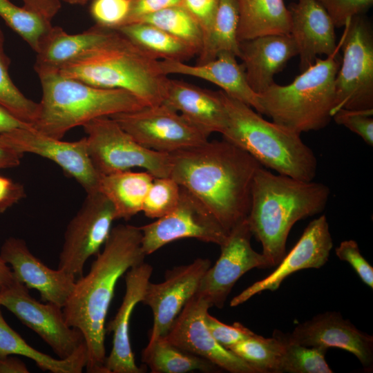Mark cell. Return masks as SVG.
Returning a JSON list of instances; mask_svg holds the SVG:
<instances>
[{
  "mask_svg": "<svg viewBox=\"0 0 373 373\" xmlns=\"http://www.w3.org/2000/svg\"><path fill=\"white\" fill-rule=\"evenodd\" d=\"M172 178L193 195L229 232L247 220L251 186L262 166L246 151L222 139L171 153Z\"/></svg>",
  "mask_w": 373,
  "mask_h": 373,
  "instance_id": "obj_1",
  "label": "cell"
},
{
  "mask_svg": "<svg viewBox=\"0 0 373 373\" xmlns=\"http://www.w3.org/2000/svg\"><path fill=\"white\" fill-rule=\"evenodd\" d=\"M140 227L120 224L96 255L88 274L76 280L62 307L66 323L79 329L87 347L88 373H105L106 321L118 280L144 262Z\"/></svg>",
  "mask_w": 373,
  "mask_h": 373,
  "instance_id": "obj_2",
  "label": "cell"
},
{
  "mask_svg": "<svg viewBox=\"0 0 373 373\" xmlns=\"http://www.w3.org/2000/svg\"><path fill=\"white\" fill-rule=\"evenodd\" d=\"M329 194V187L323 183L274 174L263 166L258 169L247 220L270 267L277 266L285 256L294 224L322 212Z\"/></svg>",
  "mask_w": 373,
  "mask_h": 373,
  "instance_id": "obj_3",
  "label": "cell"
},
{
  "mask_svg": "<svg viewBox=\"0 0 373 373\" xmlns=\"http://www.w3.org/2000/svg\"><path fill=\"white\" fill-rule=\"evenodd\" d=\"M59 71L96 87L126 90L146 106L163 102L169 79L160 60L115 30Z\"/></svg>",
  "mask_w": 373,
  "mask_h": 373,
  "instance_id": "obj_4",
  "label": "cell"
},
{
  "mask_svg": "<svg viewBox=\"0 0 373 373\" xmlns=\"http://www.w3.org/2000/svg\"><path fill=\"white\" fill-rule=\"evenodd\" d=\"M37 74L42 97L32 127L50 137L61 140L70 129L94 119L146 106L126 90L96 87L57 70Z\"/></svg>",
  "mask_w": 373,
  "mask_h": 373,
  "instance_id": "obj_5",
  "label": "cell"
},
{
  "mask_svg": "<svg viewBox=\"0 0 373 373\" xmlns=\"http://www.w3.org/2000/svg\"><path fill=\"white\" fill-rule=\"evenodd\" d=\"M220 91L227 116L222 139L279 174L303 181L314 180L317 159L300 134L265 120L251 106Z\"/></svg>",
  "mask_w": 373,
  "mask_h": 373,
  "instance_id": "obj_6",
  "label": "cell"
},
{
  "mask_svg": "<svg viewBox=\"0 0 373 373\" xmlns=\"http://www.w3.org/2000/svg\"><path fill=\"white\" fill-rule=\"evenodd\" d=\"M343 40L342 34L331 55L324 59L317 57L291 83L274 82L259 94L262 114L299 134L325 127L332 118L334 82Z\"/></svg>",
  "mask_w": 373,
  "mask_h": 373,
  "instance_id": "obj_7",
  "label": "cell"
},
{
  "mask_svg": "<svg viewBox=\"0 0 373 373\" xmlns=\"http://www.w3.org/2000/svg\"><path fill=\"white\" fill-rule=\"evenodd\" d=\"M83 127L89 157L100 175L134 167L155 178L170 175V154L144 147L111 117L94 119Z\"/></svg>",
  "mask_w": 373,
  "mask_h": 373,
  "instance_id": "obj_8",
  "label": "cell"
},
{
  "mask_svg": "<svg viewBox=\"0 0 373 373\" xmlns=\"http://www.w3.org/2000/svg\"><path fill=\"white\" fill-rule=\"evenodd\" d=\"M343 58L335 82L332 116L341 108L373 109V32L364 15L343 27Z\"/></svg>",
  "mask_w": 373,
  "mask_h": 373,
  "instance_id": "obj_9",
  "label": "cell"
},
{
  "mask_svg": "<svg viewBox=\"0 0 373 373\" xmlns=\"http://www.w3.org/2000/svg\"><path fill=\"white\" fill-rule=\"evenodd\" d=\"M110 117L140 144L157 152L171 154L209 138L164 103Z\"/></svg>",
  "mask_w": 373,
  "mask_h": 373,
  "instance_id": "obj_10",
  "label": "cell"
},
{
  "mask_svg": "<svg viewBox=\"0 0 373 373\" xmlns=\"http://www.w3.org/2000/svg\"><path fill=\"white\" fill-rule=\"evenodd\" d=\"M115 220L114 207L103 193L99 191L86 193L66 227L58 269L75 277L82 276L85 263L100 251Z\"/></svg>",
  "mask_w": 373,
  "mask_h": 373,
  "instance_id": "obj_11",
  "label": "cell"
},
{
  "mask_svg": "<svg viewBox=\"0 0 373 373\" xmlns=\"http://www.w3.org/2000/svg\"><path fill=\"white\" fill-rule=\"evenodd\" d=\"M0 305L37 333L59 358L71 356L85 342L79 329L66 323L61 307L37 300L15 278L0 287Z\"/></svg>",
  "mask_w": 373,
  "mask_h": 373,
  "instance_id": "obj_12",
  "label": "cell"
},
{
  "mask_svg": "<svg viewBox=\"0 0 373 373\" xmlns=\"http://www.w3.org/2000/svg\"><path fill=\"white\" fill-rule=\"evenodd\" d=\"M140 228L146 256L183 238L220 246L229 233L199 200L182 186L178 204L171 213Z\"/></svg>",
  "mask_w": 373,
  "mask_h": 373,
  "instance_id": "obj_13",
  "label": "cell"
},
{
  "mask_svg": "<svg viewBox=\"0 0 373 373\" xmlns=\"http://www.w3.org/2000/svg\"><path fill=\"white\" fill-rule=\"evenodd\" d=\"M252 233L245 220L229 233L220 245V255L202 276L196 294L211 307L222 308L233 287L246 272L254 268L270 267L267 258L251 245Z\"/></svg>",
  "mask_w": 373,
  "mask_h": 373,
  "instance_id": "obj_14",
  "label": "cell"
},
{
  "mask_svg": "<svg viewBox=\"0 0 373 373\" xmlns=\"http://www.w3.org/2000/svg\"><path fill=\"white\" fill-rule=\"evenodd\" d=\"M210 307L208 301L195 293L164 337L173 345L210 361L220 369L231 373H257L213 338L205 323Z\"/></svg>",
  "mask_w": 373,
  "mask_h": 373,
  "instance_id": "obj_15",
  "label": "cell"
},
{
  "mask_svg": "<svg viewBox=\"0 0 373 373\" xmlns=\"http://www.w3.org/2000/svg\"><path fill=\"white\" fill-rule=\"evenodd\" d=\"M1 135L19 153H32L54 162L74 178L86 193L98 191L100 175L89 157L86 137L66 142L45 135L32 126Z\"/></svg>",
  "mask_w": 373,
  "mask_h": 373,
  "instance_id": "obj_16",
  "label": "cell"
},
{
  "mask_svg": "<svg viewBox=\"0 0 373 373\" xmlns=\"http://www.w3.org/2000/svg\"><path fill=\"white\" fill-rule=\"evenodd\" d=\"M211 265L208 258H198L190 264L167 271L162 283H148L142 303L150 307L153 312L149 341L166 334L184 306L195 294Z\"/></svg>",
  "mask_w": 373,
  "mask_h": 373,
  "instance_id": "obj_17",
  "label": "cell"
},
{
  "mask_svg": "<svg viewBox=\"0 0 373 373\" xmlns=\"http://www.w3.org/2000/svg\"><path fill=\"white\" fill-rule=\"evenodd\" d=\"M332 247L327 218L323 215L309 223L297 243L271 274L235 296L230 305L236 307L242 304L265 290L276 291L287 277L296 271L321 267L327 262Z\"/></svg>",
  "mask_w": 373,
  "mask_h": 373,
  "instance_id": "obj_18",
  "label": "cell"
},
{
  "mask_svg": "<svg viewBox=\"0 0 373 373\" xmlns=\"http://www.w3.org/2000/svg\"><path fill=\"white\" fill-rule=\"evenodd\" d=\"M287 338L307 347L339 348L358 359L365 369L373 365V337L357 329L336 312H327L298 325Z\"/></svg>",
  "mask_w": 373,
  "mask_h": 373,
  "instance_id": "obj_19",
  "label": "cell"
},
{
  "mask_svg": "<svg viewBox=\"0 0 373 373\" xmlns=\"http://www.w3.org/2000/svg\"><path fill=\"white\" fill-rule=\"evenodd\" d=\"M0 257L10 265L15 278L28 289L37 290L43 302L64 307L76 281L75 276L47 267L21 238H7L1 247Z\"/></svg>",
  "mask_w": 373,
  "mask_h": 373,
  "instance_id": "obj_20",
  "label": "cell"
},
{
  "mask_svg": "<svg viewBox=\"0 0 373 373\" xmlns=\"http://www.w3.org/2000/svg\"><path fill=\"white\" fill-rule=\"evenodd\" d=\"M153 273V267L144 261L125 273V293L113 319L106 324V332L113 333L111 351L105 361V373H143L145 368L137 365L129 335L130 319L135 307L142 303Z\"/></svg>",
  "mask_w": 373,
  "mask_h": 373,
  "instance_id": "obj_21",
  "label": "cell"
},
{
  "mask_svg": "<svg viewBox=\"0 0 373 373\" xmlns=\"http://www.w3.org/2000/svg\"><path fill=\"white\" fill-rule=\"evenodd\" d=\"M288 9L291 15L289 35L296 44L302 72L319 55L328 56L334 51L337 46L336 27L316 0H297Z\"/></svg>",
  "mask_w": 373,
  "mask_h": 373,
  "instance_id": "obj_22",
  "label": "cell"
},
{
  "mask_svg": "<svg viewBox=\"0 0 373 373\" xmlns=\"http://www.w3.org/2000/svg\"><path fill=\"white\" fill-rule=\"evenodd\" d=\"M236 56L223 52L204 64L191 65L185 62L160 60L162 72L166 75H182L209 82L219 86L222 91L254 108L262 115L259 95L250 87L245 68L239 64Z\"/></svg>",
  "mask_w": 373,
  "mask_h": 373,
  "instance_id": "obj_23",
  "label": "cell"
},
{
  "mask_svg": "<svg viewBox=\"0 0 373 373\" xmlns=\"http://www.w3.org/2000/svg\"><path fill=\"white\" fill-rule=\"evenodd\" d=\"M178 112L209 137L222 133L227 116L220 91H211L190 83L169 79L163 102Z\"/></svg>",
  "mask_w": 373,
  "mask_h": 373,
  "instance_id": "obj_24",
  "label": "cell"
},
{
  "mask_svg": "<svg viewBox=\"0 0 373 373\" xmlns=\"http://www.w3.org/2000/svg\"><path fill=\"white\" fill-rule=\"evenodd\" d=\"M247 80L260 94L274 83V77L296 55L298 50L289 34L269 35L240 42Z\"/></svg>",
  "mask_w": 373,
  "mask_h": 373,
  "instance_id": "obj_25",
  "label": "cell"
},
{
  "mask_svg": "<svg viewBox=\"0 0 373 373\" xmlns=\"http://www.w3.org/2000/svg\"><path fill=\"white\" fill-rule=\"evenodd\" d=\"M113 30L97 24L81 33L68 34L59 26L50 28L36 52L35 72L61 67L105 40Z\"/></svg>",
  "mask_w": 373,
  "mask_h": 373,
  "instance_id": "obj_26",
  "label": "cell"
},
{
  "mask_svg": "<svg viewBox=\"0 0 373 373\" xmlns=\"http://www.w3.org/2000/svg\"><path fill=\"white\" fill-rule=\"evenodd\" d=\"M239 42L258 37L289 34L291 15L284 0H236Z\"/></svg>",
  "mask_w": 373,
  "mask_h": 373,
  "instance_id": "obj_27",
  "label": "cell"
},
{
  "mask_svg": "<svg viewBox=\"0 0 373 373\" xmlns=\"http://www.w3.org/2000/svg\"><path fill=\"white\" fill-rule=\"evenodd\" d=\"M154 176L149 172L131 170L100 175L98 191L113 204L116 219L130 220L142 211Z\"/></svg>",
  "mask_w": 373,
  "mask_h": 373,
  "instance_id": "obj_28",
  "label": "cell"
},
{
  "mask_svg": "<svg viewBox=\"0 0 373 373\" xmlns=\"http://www.w3.org/2000/svg\"><path fill=\"white\" fill-rule=\"evenodd\" d=\"M12 354L32 359L41 370L52 373H81L88 362L85 342L71 356L55 358L28 345L9 326L0 311V356Z\"/></svg>",
  "mask_w": 373,
  "mask_h": 373,
  "instance_id": "obj_29",
  "label": "cell"
},
{
  "mask_svg": "<svg viewBox=\"0 0 373 373\" xmlns=\"http://www.w3.org/2000/svg\"><path fill=\"white\" fill-rule=\"evenodd\" d=\"M115 30L158 60L185 62L197 55L189 46L149 23H129Z\"/></svg>",
  "mask_w": 373,
  "mask_h": 373,
  "instance_id": "obj_30",
  "label": "cell"
},
{
  "mask_svg": "<svg viewBox=\"0 0 373 373\" xmlns=\"http://www.w3.org/2000/svg\"><path fill=\"white\" fill-rule=\"evenodd\" d=\"M142 361L152 373L216 372L220 370L210 361L170 343L164 336L149 341Z\"/></svg>",
  "mask_w": 373,
  "mask_h": 373,
  "instance_id": "obj_31",
  "label": "cell"
},
{
  "mask_svg": "<svg viewBox=\"0 0 373 373\" xmlns=\"http://www.w3.org/2000/svg\"><path fill=\"white\" fill-rule=\"evenodd\" d=\"M239 12L236 0H219L209 35L198 55L196 64H204L227 52L239 57L238 39Z\"/></svg>",
  "mask_w": 373,
  "mask_h": 373,
  "instance_id": "obj_32",
  "label": "cell"
},
{
  "mask_svg": "<svg viewBox=\"0 0 373 373\" xmlns=\"http://www.w3.org/2000/svg\"><path fill=\"white\" fill-rule=\"evenodd\" d=\"M283 349L282 332L276 331L271 338L256 334L229 350L252 367L257 373H279Z\"/></svg>",
  "mask_w": 373,
  "mask_h": 373,
  "instance_id": "obj_33",
  "label": "cell"
},
{
  "mask_svg": "<svg viewBox=\"0 0 373 373\" xmlns=\"http://www.w3.org/2000/svg\"><path fill=\"white\" fill-rule=\"evenodd\" d=\"M137 21L149 23L166 31L192 48L197 55L202 50L203 35L201 28L182 5L164 9Z\"/></svg>",
  "mask_w": 373,
  "mask_h": 373,
  "instance_id": "obj_34",
  "label": "cell"
},
{
  "mask_svg": "<svg viewBox=\"0 0 373 373\" xmlns=\"http://www.w3.org/2000/svg\"><path fill=\"white\" fill-rule=\"evenodd\" d=\"M10 60L4 50V36L0 28V105L31 126L39 103L26 97L13 83L9 74Z\"/></svg>",
  "mask_w": 373,
  "mask_h": 373,
  "instance_id": "obj_35",
  "label": "cell"
},
{
  "mask_svg": "<svg viewBox=\"0 0 373 373\" xmlns=\"http://www.w3.org/2000/svg\"><path fill=\"white\" fill-rule=\"evenodd\" d=\"M0 17L37 52L52 23L10 0H0Z\"/></svg>",
  "mask_w": 373,
  "mask_h": 373,
  "instance_id": "obj_36",
  "label": "cell"
},
{
  "mask_svg": "<svg viewBox=\"0 0 373 373\" xmlns=\"http://www.w3.org/2000/svg\"><path fill=\"white\" fill-rule=\"evenodd\" d=\"M284 349L281 356L279 373H332L326 360L327 349L307 347L289 341L282 333Z\"/></svg>",
  "mask_w": 373,
  "mask_h": 373,
  "instance_id": "obj_37",
  "label": "cell"
},
{
  "mask_svg": "<svg viewBox=\"0 0 373 373\" xmlns=\"http://www.w3.org/2000/svg\"><path fill=\"white\" fill-rule=\"evenodd\" d=\"M180 196V186L172 178L155 177L144 200L142 211L150 218H162L176 207Z\"/></svg>",
  "mask_w": 373,
  "mask_h": 373,
  "instance_id": "obj_38",
  "label": "cell"
},
{
  "mask_svg": "<svg viewBox=\"0 0 373 373\" xmlns=\"http://www.w3.org/2000/svg\"><path fill=\"white\" fill-rule=\"evenodd\" d=\"M130 8L131 0H93L90 12L97 25L115 30L125 23Z\"/></svg>",
  "mask_w": 373,
  "mask_h": 373,
  "instance_id": "obj_39",
  "label": "cell"
},
{
  "mask_svg": "<svg viewBox=\"0 0 373 373\" xmlns=\"http://www.w3.org/2000/svg\"><path fill=\"white\" fill-rule=\"evenodd\" d=\"M373 109L352 110L341 108L332 118L338 124L343 125L359 135L369 146L373 145Z\"/></svg>",
  "mask_w": 373,
  "mask_h": 373,
  "instance_id": "obj_40",
  "label": "cell"
},
{
  "mask_svg": "<svg viewBox=\"0 0 373 373\" xmlns=\"http://www.w3.org/2000/svg\"><path fill=\"white\" fill-rule=\"evenodd\" d=\"M327 12L336 28L344 27L352 17L364 15L373 0H316Z\"/></svg>",
  "mask_w": 373,
  "mask_h": 373,
  "instance_id": "obj_41",
  "label": "cell"
},
{
  "mask_svg": "<svg viewBox=\"0 0 373 373\" xmlns=\"http://www.w3.org/2000/svg\"><path fill=\"white\" fill-rule=\"evenodd\" d=\"M206 325L216 341L222 347H231L256 334L238 322L229 325L224 324L207 312L205 316Z\"/></svg>",
  "mask_w": 373,
  "mask_h": 373,
  "instance_id": "obj_42",
  "label": "cell"
},
{
  "mask_svg": "<svg viewBox=\"0 0 373 373\" xmlns=\"http://www.w3.org/2000/svg\"><path fill=\"white\" fill-rule=\"evenodd\" d=\"M335 252L340 260L347 262L352 267L365 285L371 289L373 288V267L361 255L355 240L341 242L336 248Z\"/></svg>",
  "mask_w": 373,
  "mask_h": 373,
  "instance_id": "obj_43",
  "label": "cell"
},
{
  "mask_svg": "<svg viewBox=\"0 0 373 373\" xmlns=\"http://www.w3.org/2000/svg\"><path fill=\"white\" fill-rule=\"evenodd\" d=\"M218 4L219 0H182V5L201 28L203 45L209 35Z\"/></svg>",
  "mask_w": 373,
  "mask_h": 373,
  "instance_id": "obj_44",
  "label": "cell"
},
{
  "mask_svg": "<svg viewBox=\"0 0 373 373\" xmlns=\"http://www.w3.org/2000/svg\"><path fill=\"white\" fill-rule=\"evenodd\" d=\"M182 3V0H131L130 11L124 24L137 21L147 15Z\"/></svg>",
  "mask_w": 373,
  "mask_h": 373,
  "instance_id": "obj_45",
  "label": "cell"
},
{
  "mask_svg": "<svg viewBox=\"0 0 373 373\" xmlns=\"http://www.w3.org/2000/svg\"><path fill=\"white\" fill-rule=\"evenodd\" d=\"M25 197V188L21 184L0 175V213H4Z\"/></svg>",
  "mask_w": 373,
  "mask_h": 373,
  "instance_id": "obj_46",
  "label": "cell"
},
{
  "mask_svg": "<svg viewBox=\"0 0 373 373\" xmlns=\"http://www.w3.org/2000/svg\"><path fill=\"white\" fill-rule=\"evenodd\" d=\"M21 1L23 2V6L26 9L50 22L59 12L61 6L59 0Z\"/></svg>",
  "mask_w": 373,
  "mask_h": 373,
  "instance_id": "obj_47",
  "label": "cell"
},
{
  "mask_svg": "<svg viewBox=\"0 0 373 373\" xmlns=\"http://www.w3.org/2000/svg\"><path fill=\"white\" fill-rule=\"evenodd\" d=\"M23 155L11 147L0 134V169L19 166Z\"/></svg>",
  "mask_w": 373,
  "mask_h": 373,
  "instance_id": "obj_48",
  "label": "cell"
},
{
  "mask_svg": "<svg viewBox=\"0 0 373 373\" xmlns=\"http://www.w3.org/2000/svg\"><path fill=\"white\" fill-rule=\"evenodd\" d=\"M28 127H31V126L20 120L0 105V134Z\"/></svg>",
  "mask_w": 373,
  "mask_h": 373,
  "instance_id": "obj_49",
  "label": "cell"
},
{
  "mask_svg": "<svg viewBox=\"0 0 373 373\" xmlns=\"http://www.w3.org/2000/svg\"><path fill=\"white\" fill-rule=\"evenodd\" d=\"M26 364L10 355L0 356V373H28Z\"/></svg>",
  "mask_w": 373,
  "mask_h": 373,
  "instance_id": "obj_50",
  "label": "cell"
},
{
  "mask_svg": "<svg viewBox=\"0 0 373 373\" xmlns=\"http://www.w3.org/2000/svg\"><path fill=\"white\" fill-rule=\"evenodd\" d=\"M14 279L10 267L0 257V287L10 283Z\"/></svg>",
  "mask_w": 373,
  "mask_h": 373,
  "instance_id": "obj_51",
  "label": "cell"
},
{
  "mask_svg": "<svg viewBox=\"0 0 373 373\" xmlns=\"http://www.w3.org/2000/svg\"><path fill=\"white\" fill-rule=\"evenodd\" d=\"M61 2L64 1L70 4H84L89 1L93 0H59Z\"/></svg>",
  "mask_w": 373,
  "mask_h": 373,
  "instance_id": "obj_52",
  "label": "cell"
}]
</instances>
